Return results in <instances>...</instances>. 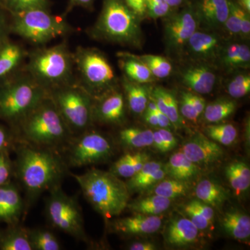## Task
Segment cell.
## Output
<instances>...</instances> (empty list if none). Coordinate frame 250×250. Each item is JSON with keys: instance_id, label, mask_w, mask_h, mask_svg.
I'll use <instances>...</instances> for the list:
<instances>
[{"instance_id": "obj_1", "label": "cell", "mask_w": 250, "mask_h": 250, "mask_svg": "<svg viewBox=\"0 0 250 250\" xmlns=\"http://www.w3.org/2000/svg\"><path fill=\"white\" fill-rule=\"evenodd\" d=\"M14 162V175L25 194L27 208L46 191L62 184L69 174L63 156L50 148L18 141Z\"/></svg>"}, {"instance_id": "obj_2", "label": "cell", "mask_w": 250, "mask_h": 250, "mask_svg": "<svg viewBox=\"0 0 250 250\" xmlns=\"http://www.w3.org/2000/svg\"><path fill=\"white\" fill-rule=\"evenodd\" d=\"M14 131L18 141L59 152L74 136L49 95L20 123Z\"/></svg>"}, {"instance_id": "obj_3", "label": "cell", "mask_w": 250, "mask_h": 250, "mask_svg": "<svg viewBox=\"0 0 250 250\" xmlns=\"http://www.w3.org/2000/svg\"><path fill=\"white\" fill-rule=\"evenodd\" d=\"M86 201L106 220L118 216L126 208L130 192L126 182L110 171L92 168L82 174L69 172Z\"/></svg>"}, {"instance_id": "obj_4", "label": "cell", "mask_w": 250, "mask_h": 250, "mask_svg": "<svg viewBox=\"0 0 250 250\" xmlns=\"http://www.w3.org/2000/svg\"><path fill=\"white\" fill-rule=\"evenodd\" d=\"M141 21L125 0H103L101 12L90 35L98 41L141 49L144 42Z\"/></svg>"}, {"instance_id": "obj_5", "label": "cell", "mask_w": 250, "mask_h": 250, "mask_svg": "<svg viewBox=\"0 0 250 250\" xmlns=\"http://www.w3.org/2000/svg\"><path fill=\"white\" fill-rule=\"evenodd\" d=\"M73 54L65 42L36 49L29 55L26 72L47 92L74 82Z\"/></svg>"}, {"instance_id": "obj_6", "label": "cell", "mask_w": 250, "mask_h": 250, "mask_svg": "<svg viewBox=\"0 0 250 250\" xmlns=\"http://www.w3.org/2000/svg\"><path fill=\"white\" fill-rule=\"evenodd\" d=\"M47 96L48 92L27 72L4 81L0 85V119L15 129Z\"/></svg>"}, {"instance_id": "obj_7", "label": "cell", "mask_w": 250, "mask_h": 250, "mask_svg": "<svg viewBox=\"0 0 250 250\" xmlns=\"http://www.w3.org/2000/svg\"><path fill=\"white\" fill-rule=\"evenodd\" d=\"M11 14L10 29L35 45H45L73 31L65 18L51 14L49 9H29Z\"/></svg>"}, {"instance_id": "obj_8", "label": "cell", "mask_w": 250, "mask_h": 250, "mask_svg": "<svg viewBox=\"0 0 250 250\" xmlns=\"http://www.w3.org/2000/svg\"><path fill=\"white\" fill-rule=\"evenodd\" d=\"M75 68L82 85L93 99L118 87L114 69L102 51L90 47H79L73 54Z\"/></svg>"}, {"instance_id": "obj_9", "label": "cell", "mask_w": 250, "mask_h": 250, "mask_svg": "<svg viewBox=\"0 0 250 250\" xmlns=\"http://www.w3.org/2000/svg\"><path fill=\"white\" fill-rule=\"evenodd\" d=\"M48 95L73 136L90 129L94 99L82 85L72 82L49 90Z\"/></svg>"}, {"instance_id": "obj_10", "label": "cell", "mask_w": 250, "mask_h": 250, "mask_svg": "<svg viewBox=\"0 0 250 250\" xmlns=\"http://www.w3.org/2000/svg\"><path fill=\"white\" fill-rule=\"evenodd\" d=\"M45 201V215L54 228L78 241H88L82 210L74 197L69 196L59 186L49 190Z\"/></svg>"}, {"instance_id": "obj_11", "label": "cell", "mask_w": 250, "mask_h": 250, "mask_svg": "<svg viewBox=\"0 0 250 250\" xmlns=\"http://www.w3.org/2000/svg\"><path fill=\"white\" fill-rule=\"evenodd\" d=\"M62 150L68 167H83L108 160L114 147L106 136L88 129L74 136Z\"/></svg>"}, {"instance_id": "obj_12", "label": "cell", "mask_w": 250, "mask_h": 250, "mask_svg": "<svg viewBox=\"0 0 250 250\" xmlns=\"http://www.w3.org/2000/svg\"><path fill=\"white\" fill-rule=\"evenodd\" d=\"M164 42L169 58L179 62L192 34L199 29L193 9L189 3L164 18Z\"/></svg>"}, {"instance_id": "obj_13", "label": "cell", "mask_w": 250, "mask_h": 250, "mask_svg": "<svg viewBox=\"0 0 250 250\" xmlns=\"http://www.w3.org/2000/svg\"><path fill=\"white\" fill-rule=\"evenodd\" d=\"M177 77L186 90L207 95L213 91L221 80L220 70L213 64L207 62L179 61Z\"/></svg>"}, {"instance_id": "obj_14", "label": "cell", "mask_w": 250, "mask_h": 250, "mask_svg": "<svg viewBox=\"0 0 250 250\" xmlns=\"http://www.w3.org/2000/svg\"><path fill=\"white\" fill-rule=\"evenodd\" d=\"M226 41L222 33L198 29L188 41L179 61L207 62L216 66L219 55Z\"/></svg>"}, {"instance_id": "obj_15", "label": "cell", "mask_w": 250, "mask_h": 250, "mask_svg": "<svg viewBox=\"0 0 250 250\" xmlns=\"http://www.w3.org/2000/svg\"><path fill=\"white\" fill-rule=\"evenodd\" d=\"M193 9L199 29L223 34L229 14V0H188Z\"/></svg>"}, {"instance_id": "obj_16", "label": "cell", "mask_w": 250, "mask_h": 250, "mask_svg": "<svg viewBox=\"0 0 250 250\" xmlns=\"http://www.w3.org/2000/svg\"><path fill=\"white\" fill-rule=\"evenodd\" d=\"M93 118V122L103 124L119 125L124 123L125 98L118 87L94 99Z\"/></svg>"}, {"instance_id": "obj_17", "label": "cell", "mask_w": 250, "mask_h": 250, "mask_svg": "<svg viewBox=\"0 0 250 250\" xmlns=\"http://www.w3.org/2000/svg\"><path fill=\"white\" fill-rule=\"evenodd\" d=\"M182 152L189 160L199 167H208L219 162L224 156V151L218 143L205 135H193L182 146Z\"/></svg>"}, {"instance_id": "obj_18", "label": "cell", "mask_w": 250, "mask_h": 250, "mask_svg": "<svg viewBox=\"0 0 250 250\" xmlns=\"http://www.w3.org/2000/svg\"><path fill=\"white\" fill-rule=\"evenodd\" d=\"M216 66L224 74L248 70L250 67V48L247 42L227 40L217 61Z\"/></svg>"}, {"instance_id": "obj_19", "label": "cell", "mask_w": 250, "mask_h": 250, "mask_svg": "<svg viewBox=\"0 0 250 250\" xmlns=\"http://www.w3.org/2000/svg\"><path fill=\"white\" fill-rule=\"evenodd\" d=\"M162 225L159 215H148L135 213L132 216L117 219L112 222L113 231L126 236L152 234L157 232Z\"/></svg>"}, {"instance_id": "obj_20", "label": "cell", "mask_w": 250, "mask_h": 250, "mask_svg": "<svg viewBox=\"0 0 250 250\" xmlns=\"http://www.w3.org/2000/svg\"><path fill=\"white\" fill-rule=\"evenodd\" d=\"M26 208L25 202L14 184L0 187V222L9 225H18Z\"/></svg>"}, {"instance_id": "obj_21", "label": "cell", "mask_w": 250, "mask_h": 250, "mask_svg": "<svg viewBox=\"0 0 250 250\" xmlns=\"http://www.w3.org/2000/svg\"><path fill=\"white\" fill-rule=\"evenodd\" d=\"M199 229L187 218L172 219L166 229L165 239L169 246L182 248L192 246L198 240Z\"/></svg>"}, {"instance_id": "obj_22", "label": "cell", "mask_w": 250, "mask_h": 250, "mask_svg": "<svg viewBox=\"0 0 250 250\" xmlns=\"http://www.w3.org/2000/svg\"><path fill=\"white\" fill-rule=\"evenodd\" d=\"M118 58L119 66L127 80L143 84H150L157 80L136 54L118 52Z\"/></svg>"}, {"instance_id": "obj_23", "label": "cell", "mask_w": 250, "mask_h": 250, "mask_svg": "<svg viewBox=\"0 0 250 250\" xmlns=\"http://www.w3.org/2000/svg\"><path fill=\"white\" fill-rule=\"evenodd\" d=\"M150 97L159 111L169 118L174 129L183 127V118L179 113L178 101L173 92L162 86H154L151 88Z\"/></svg>"}, {"instance_id": "obj_24", "label": "cell", "mask_w": 250, "mask_h": 250, "mask_svg": "<svg viewBox=\"0 0 250 250\" xmlns=\"http://www.w3.org/2000/svg\"><path fill=\"white\" fill-rule=\"evenodd\" d=\"M27 55L24 47L16 42L6 40L0 42V80L12 75Z\"/></svg>"}, {"instance_id": "obj_25", "label": "cell", "mask_w": 250, "mask_h": 250, "mask_svg": "<svg viewBox=\"0 0 250 250\" xmlns=\"http://www.w3.org/2000/svg\"><path fill=\"white\" fill-rule=\"evenodd\" d=\"M148 85L131 82L125 77L122 80L125 100L130 111L134 114H143L147 108L152 88Z\"/></svg>"}, {"instance_id": "obj_26", "label": "cell", "mask_w": 250, "mask_h": 250, "mask_svg": "<svg viewBox=\"0 0 250 250\" xmlns=\"http://www.w3.org/2000/svg\"><path fill=\"white\" fill-rule=\"evenodd\" d=\"M222 227L229 236L240 241H248L250 237L249 215L241 210L231 209L221 219Z\"/></svg>"}, {"instance_id": "obj_27", "label": "cell", "mask_w": 250, "mask_h": 250, "mask_svg": "<svg viewBox=\"0 0 250 250\" xmlns=\"http://www.w3.org/2000/svg\"><path fill=\"white\" fill-rule=\"evenodd\" d=\"M166 173L172 179L188 182L197 177L200 167L181 152L172 154L165 167Z\"/></svg>"}, {"instance_id": "obj_28", "label": "cell", "mask_w": 250, "mask_h": 250, "mask_svg": "<svg viewBox=\"0 0 250 250\" xmlns=\"http://www.w3.org/2000/svg\"><path fill=\"white\" fill-rule=\"evenodd\" d=\"M195 193L199 200L217 209L229 198L228 190L223 186L210 179H203L199 182Z\"/></svg>"}, {"instance_id": "obj_29", "label": "cell", "mask_w": 250, "mask_h": 250, "mask_svg": "<svg viewBox=\"0 0 250 250\" xmlns=\"http://www.w3.org/2000/svg\"><path fill=\"white\" fill-rule=\"evenodd\" d=\"M225 175L237 195L248 191L250 187V170L244 161H234L225 167Z\"/></svg>"}, {"instance_id": "obj_30", "label": "cell", "mask_w": 250, "mask_h": 250, "mask_svg": "<svg viewBox=\"0 0 250 250\" xmlns=\"http://www.w3.org/2000/svg\"><path fill=\"white\" fill-rule=\"evenodd\" d=\"M1 250H33L29 236V229L20 225H10L0 234Z\"/></svg>"}, {"instance_id": "obj_31", "label": "cell", "mask_w": 250, "mask_h": 250, "mask_svg": "<svg viewBox=\"0 0 250 250\" xmlns=\"http://www.w3.org/2000/svg\"><path fill=\"white\" fill-rule=\"evenodd\" d=\"M236 108L237 104L233 99L219 98L206 104L202 116L208 124L220 123L232 116Z\"/></svg>"}, {"instance_id": "obj_32", "label": "cell", "mask_w": 250, "mask_h": 250, "mask_svg": "<svg viewBox=\"0 0 250 250\" xmlns=\"http://www.w3.org/2000/svg\"><path fill=\"white\" fill-rule=\"evenodd\" d=\"M172 200L155 195L129 202L127 208L134 213L148 215H159L170 207Z\"/></svg>"}, {"instance_id": "obj_33", "label": "cell", "mask_w": 250, "mask_h": 250, "mask_svg": "<svg viewBox=\"0 0 250 250\" xmlns=\"http://www.w3.org/2000/svg\"><path fill=\"white\" fill-rule=\"evenodd\" d=\"M154 131L139 127H126L120 131L118 137L122 144L131 148H143L152 146Z\"/></svg>"}, {"instance_id": "obj_34", "label": "cell", "mask_w": 250, "mask_h": 250, "mask_svg": "<svg viewBox=\"0 0 250 250\" xmlns=\"http://www.w3.org/2000/svg\"><path fill=\"white\" fill-rule=\"evenodd\" d=\"M204 132L208 139L225 146H231L238 138V130L231 123L209 124L205 126Z\"/></svg>"}, {"instance_id": "obj_35", "label": "cell", "mask_w": 250, "mask_h": 250, "mask_svg": "<svg viewBox=\"0 0 250 250\" xmlns=\"http://www.w3.org/2000/svg\"><path fill=\"white\" fill-rule=\"evenodd\" d=\"M226 91L232 99L244 98L250 92V75L248 70H237L228 74Z\"/></svg>"}, {"instance_id": "obj_36", "label": "cell", "mask_w": 250, "mask_h": 250, "mask_svg": "<svg viewBox=\"0 0 250 250\" xmlns=\"http://www.w3.org/2000/svg\"><path fill=\"white\" fill-rule=\"evenodd\" d=\"M243 10L234 0H229V14L224 24L223 34L227 40L241 41V18Z\"/></svg>"}, {"instance_id": "obj_37", "label": "cell", "mask_w": 250, "mask_h": 250, "mask_svg": "<svg viewBox=\"0 0 250 250\" xmlns=\"http://www.w3.org/2000/svg\"><path fill=\"white\" fill-rule=\"evenodd\" d=\"M29 240L33 250H62L60 242L54 233L46 229H29Z\"/></svg>"}, {"instance_id": "obj_38", "label": "cell", "mask_w": 250, "mask_h": 250, "mask_svg": "<svg viewBox=\"0 0 250 250\" xmlns=\"http://www.w3.org/2000/svg\"><path fill=\"white\" fill-rule=\"evenodd\" d=\"M137 57L147 65L156 80L167 78L172 74L173 66L170 59L155 54H143Z\"/></svg>"}, {"instance_id": "obj_39", "label": "cell", "mask_w": 250, "mask_h": 250, "mask_svg": "<svg viewBox=\"0 0 250 250\" xmlns=\"http://www.w3.org/2000/svg\"><path fill=\"white\" fill-rule=\"evenodd\" d=\"M161 181L156 184L154 190L155 195L172 200L184 196L188 192V185L186 182L172 178Z\"/></svg>"}, {"instance_id": "obj_40", "label": "cell", "mask_w": 250, "mask_h": 250, "mask_svg": "<svg viewBox=\"0 0 250 250\" xmlns=\"http://www.w3.org/2000/svg\"><path fill=\"white\" fill-rule=\"evenodd\" d=\"M1 6L10 14L33 9H49V0H0Z\"/></svg>"}, {"instance_id": "obj_41", "label": "cell", "mask_w": 250, "mask_h": 250, "mask_svg": "<svg viewBox=\"0 0 250 250\" xmlns=\"http://www.w3.org/2000/svg\"><path fill=\"white\" fill-rule=\"evenodd\" d=\"M163 167L162 164L157 161H147L143 166L142 168L136 172L133 177L129 178L126 182L129 192H137L138 188L143 181L152 175L154 172Z\"/></svg>"}, {"instance_id": "obj_42", "label": "cell", "mask_w": 250, "mask_h": 250, "mask_svg": "<svg viewBox=\"0 0 250 250\" xmlns=\"http://www.w3.org/2000/svg\"><path fill=\"white\" fill-rule=\"evenodd\" d=\"M177 101H178L179 113L182 118L188 121L196 123L200 116L194 106L191 93L187 90H181Z\"/></svg>"}, {"instance_id": "obj_43", "label": "cell", "mask_w": 250, "mask_h": 250, "mask_svg": "<svg viewBox=\"0 0 250 250\" xmlns=\"http://www.w3.org/2000/svg\"><path fill=\"white\" fill-rule=\"evenodd\" d=\"M110 172L117 177L131 178L134 175L135 170L133 164L132 154H125L113 164Z\"/></svg>"}, {"instance_id": "obj_44", "label": "cell", "mask_w": 250, "mask_h": 250, "mask_svg": "<svg viewBox=\"0 0 250 250\" xmlns=\"http://www.w3.org/2000/svg\"><path fill=\"white\" fill-rule=\"evenodd\" d=\"M14 175V162L9 157V152H0V187L11 182Z\"/></svg>"}, {"instance_id": "obj_45", "label": "cell", "mask_w": 250, "mask_h": 250, "mask_svg": "<svg viewBox=\"0 0 250 250\" xmlns=\"http://www.w3.org/2000/svg\"><path fill=\"white\" fill-rule=\"evenodd\" d=\"M147 17L156 20L164 18L169 16L174 11L165 1L160 3H148L146 4Z\"/></svg>"}, {"instance_id": "obj_46", "label": "cell", "mask_w": 250, "mask_h": 250, "mask_svg": "<svg viewBox=\"0 0 250 250\" xmlns=\"http://www.w3.org/2000/svg\"><path fill=\"white\" fill-rule=\"evenodd\" d=\"M184 210L190 221L199 230L203 231L209 228L210 225H211V223L197 208H195L190 202L184 207Z\"/></svg>"}, {"instance_id": "obj_47", "label": "cell", "mask_w": 250, "mask_h": 250, "mask_svg": "<svg viewBox=\"0 0 250 250\" xmlns=\"http://www.w3.org/2000/svg\"><path fill=\"white\" fill-rule=\"evenodd\" d=\"M17 136L14 131H9L0 125V152H9L18 144Z\"/></svg>"}, {"instance_id": "obj_48", "label": "cell", "mask_w": 250, "mask_h": 250, "mask_svg": "<svg viewBox=\"0 0 250 250\" xmlns=\"http://www.w3.org/2000/svg\"><path fill=\"white\" fill-rule=\"evenodd\" d=\"M125 1L130 9L141 20L147 17L146 0H125Z\"/></svg>"}, {"instance_id": "obj_49", "label": "cell", "mask_w": 250, "mask_h": 250, "mask_svg": "<svg viewBox=\"0 0 250 250\" xmlns=\"http://www.w3.org/2000/svg\"><path fill=\"white\" fill-rule=\"evenodd\" d=\"M157 129L164 141L166 152L173 149L177 146V141L172 131L169 129H161V128H158Z\"/></svg>"}, {"instance_id": "obj_50", "label": "cell", "mask_w": 250, "mask_h": 250, "mask_svg": "<svg viewBox=\"0 0 250 250\" xmlns=\"http://www.w3.org/2000/svg\"><path fill=\"white\" fill-rule=\"evenodd\" d=\"M190 204H191L195 208H197L210 223H212L215 214L213 208H212L210 206L200 201V200H192V201L190 202Z\"/></svg>"}, {"instance_id": "obj_51", "label": "cell", "mask_w": 250, "mask_h": 250, "mask_svg": "<svg viewBox=\"0 0 250 250\" xmlns=\"http://www.w3.org/2000/svg\"><path fill=\"white\" fill-rule=\"evenodd\" d=\"M250 39V14L243 10L241 18V39L248 42Z\"/></svg>"}, {"instance_id": "obj_52", "label": "cell", "mask_w": 250, "mask_h": 250, "mask_svg": "<svg viewBox=\"0 0 250 250\" xmlns=\"http://www.w3.org/2000/svg\"><path fill=\"white\" fill-rule=\"evenodd\" d=\"M132 158L134 170L136 173L142 168L143 166L148 161L149 156L145 154V153H136V154H132Z\"/></svg>"}, {"instance_id": "obj_53", "label": "cell", "mask_w": 250, "mask_h": 250, "mask_svg": "<svg viewBox=\"0 0 250 250\" xmlns=\"http://www.w3.org/2000/svg\"><path fill=\"white\" fill-rule=\"evenodd\" d=\"M190 93H191V98L192 102H193L194 106L196 108L198 114L200 115V116H201L202 113H203L204 110H205L206 104H207L206 100L202 98V95L192 93V92H190Z\"/></svg>"}, {"instance_id": "obj_54", "label": "cell", "mask_w": 250, "mask_h": 250, "mask_svg": "<svg viewBox=\"0 0 250 250\" xmlns=\"http://www.w3.org/2000/svg\"><path fill=\"white\" fill-rule=\"evenodd\" d=\"M95 0H69L67 10L73 9L75 7H82L84 9H90L93 8Z\"/></svg>"}, {"instance_id": "obj_55", "label": "cell", "mask_w": 250, "mask_h": 250, "mask_svg": "<svg viewBox=\"0 0 250 250\" xmlns=\"http://www.w3.org/2000/svg\"><path fill=\"white\" fill-rule=\"evenodd\" d=\"M143 114H144V120L147 124L150 125L153 127L156 128V129L159 128L157 117H156V113L154 111L146 109V111H145Z\"/></svg>"}, {"instance_id": "obj_56", "label": "cell", "mask_w": 250, "mask_h": 250, "mask_svg": "<svg viewBox=\"0 0 250 250\" xmlns=\"http://www.w3.org/2000/svg\"><path fill=\"white\" fill-rule=\"evenodd\" d=\"M129 250H156V247L154 243L150 242H140L134 243L129 247Z\"/></svg>"}, {"instance_id": "obj_57", "label": "cell", "mask_w": 250, "mask_h": 250, "mask_svg": "<svg viewBox=\"0 0 250 250\" xmlns=\"http://www.w3.org/2000/svg\"><path fill=\"white\" fill-rule=\"evenodd\" d=\"M153 146L157 150L161 152H166L165 147H164V141L159 134L158 129L154 131V136H153Z\"/></svg>"}, {"instance_id": "obj_58", "label": "cell", "mask_w": 250, "mask_h": 250, "mask_svg": "<svg viewBox=\"0 0 250 250\" xmlns=\"http://www.w3.org/2000/svg\"><path fill=\"white\" fill-rule=\"evenodd\" d=\"M4 9V8L0 6V42H2L4 39V35L5 31H6V18H5L4 14H3L2 10Z\"/></svg>"}, {"instance_id": "obj_59", "label": "cell", "mask_w": 250, "mask_h": 250, "mask_svg": "<svg viewBox=\"0 0 250 250\" xmlns=\"http://www.w3.org/2000/svg\"><path fill=\"white\" fill-rule=\"evenodd\" d=\"M164 1H165L172 9L174 10L187 4L188 0H164Z\"/></svg>"}, {"instance_id": "obj_60", "label": "cell", "mask_w": 250, "mask_h": 250, "mask_svg": "<svg viewBox=\"0 0 250 250\" xmlns=\"http://www.w3.org/2000/svg\"><path fill=\"white\" fill-rule=\"evenodd\" d=\"M242 9L250 14V0H234Z\"/></svg>"}, {"instance_id": "obj_61", "label": "cell", "mask_w": 250, "mask_h": 250, "mask_svg": "<svg viewBox=\"0 0 250 250\" xmlns=\"http://www.w3.org/2000/svg\"><path fill=\"white\" fill-rule=\"evenodd\" d=\"M0 6H1V7H2V6H1V2H0ZM2 8H3V7H2Z\"/></svg>"}]
</instances>
